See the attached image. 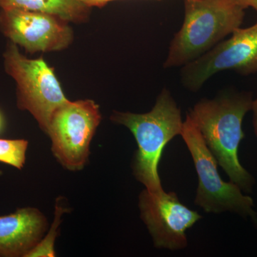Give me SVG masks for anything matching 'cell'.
Here are the masks:
<instances>
[{
	"mask_svg": "<svg viewBox=\"0 0 257 257\" xmlns=\"http://www.w3.org/2000/svg\"><path fill=\"white\" fill-rule=\"evenodd\" d=\"M252 94L225 89L213 99L204 98L187 113L218 165L243 192H252L255 179L238 156L244 138L243 119L252 105Z\"/></svg>",
	"mask_w": 257,
	"mask_h": 257,
	"instance_id": "cell-1",
	"label": "cell"
},
{
	"mask_svg": "<svg viewBox=\"0 0 257 257\" xmlns=\"http://www.w3.org/2000/svg\"><path fill=\"white\" fill-rule=\"evenodd\" d=\"M110 119L128 128L138 144L132 164L135 178L152 194L165 192L159 176V164L166 145L182 134L184 123L180 108L170 91L162 89L149 112L114 111Z\"/></svg>",
	"mask_w": 257,
	"mask_h": 257,
	"instance_id": "cell-2",
	"label": "cell"
},
{
	"mask_svg": "<svg viewBox=\"0 0 257 257\" xmlns=\"http://www.w3.org/2000/svg\"><path fill=\"white\" fill-rule=\"evenodd\" d=\"M184 8V23L171 42L165 68L202 57L239 28L245 16L236 0H185Z\"/></svg>",
	"mask_w": 257,
	"mask_h": 257,
	"instance_id": "cell-3",
	"label": "cell"
},
{
	"mask_svg": "<svg viewBox=\"0 0 257 257\" xmlns=\"http://www.w3.org/2000/svg\"><path fill=\"white\" fill-rule=\"evenodd\" d=\"M181 136L192 155L198 177L194 204L207 213H234L249 219L257 228V212L252 198L243 194L234 182H226L218 172L217 161L213 156L197 126L187 114Z\"/></svg>",
	"mask_w": 257,
	"mask_h": 257,
	"instance_id": "cell-4",
	"label": "cell"
},
{
	"mask_svg": "<svg viewBox=\"0 0 257 257\" xmlns=\"http://www.w3.org/2000/svg\"><path fill=\"white\" fill-rule=\"evenodd\" d=\"M5 69L16 83L17 104L28 111L47 134L52 114L69 99L54 69L42 57L29 59L10 42L4 53Z\"/></svg>",
	"mask_w": 257,
	"mask_h": 257,
	"instance_id": "cell-5",
	"label": "cell"
},
{
	"mask_svg": "<svg viewBox=\"0 0 257 257\" xmlns=\"http://www.w3.org/2000/svg\"><path fill=\"white\" fill-rule=\"evenodd\" d=\"M101 120L99 106L91 99L69 100L54 112L47 135L54 157L64 169L72 172L84 169Z\"/></svg>",
	"mask_w": 257,
	"mask_h": 257,
	"instance_id": "cell-6",
	"label": "cell"
},
{
	"mask_svg": "<svg viewBox=\"0 0 257 257\" xmlns=\"http://www.w3.org/2000/svg\"><path fill=\"white\" fill-rule=\"evenodd\" d=\"M224 70L242 75L257 72V22L249 28H238L229 40L219 42L202 57L184 66L181 79L193 92L202 88L208 79Z\"/></svg>",
	"mask_w": 257,
	"mask_h": 257,
	"instance_id": "cell-7",
	"label": "cell"
},
{
	"mask_svg": "<svg viewBox=\"0 0 257 257\" xmlns=\"http://www.w3.org/2000/svg\"><path fill=\"white\" fill-rule=\"evenodd\" d=\"M138 205L154 246L160 249L177 251L187 247L186 231L202 219L197 211L182 204L175 192L154 194L144 189Z\"/></svg>",
	"mask_w": 257,
	"mask_h": 257,
	"instance_id": "cell-8",
	"label": "cell"
},
{
	"mask_svg": "<svg viewBox=\"0 0 257 257\" xmlns=\"http://www.w3.org/2000/svg\"><path fill=\"white\" fill-rule=\"evenodd\" d=\"M0 30L27 52L63 50L73 41L69 22L55 15L18 9H0Z\"/></svg>",
	"mask_w": 257,
	"mask_h": 257,
	"instance_id": "cell-9",
	"label": "cell"
},
{
	"mask_svg": "<svg viewBox=\"0 0 257 257\" xmlns=\"http://www.w3.org/2000/svg\"><path fill=\"white\" fill-rule=\"evenodd\" d=\"M47 227L46 216L36 208H20L0 216V256H26L43 238Z\"/></svg>",
	"mask_w": 257,
	"mask_h": 257,
	"instance_id": "cell-10",
	"label": "cell"
},
{
	"mask_svg": "<svg viewBox=\"0 0 257 257\" xmlns=\"http://www.w3.org/2000/svg\"><path fill=\"white\" fill-rule=\"evenodd\" d=\"M0 9L37 12L79 24L89 20L92 8L81 0H0Z\"/></svg>",
	"mask_w": 257,
	"mask_h": 257,
	"instance_id": "cell-11",
	"label": "cell"
},
{
	"mask_svg": "<svg viewBox=\"0 0 257 257\" xmlns=\"http://www.w3.org/2000/svg\"><path fill=\"white\" fill-rule=\"evenodd\" d=\"M65 207L62 198H58L56 201L55 218L50 231L46 236L40 240L31 251L25 257H54L56 256L55 243L58 234L59 227L62 222V217L64 213L68 211Z\"/></svg>",
	"mask_w": 257,
	"mask_h": 257,
	"instance_id": "cell-12",
	"label": "cell"
},
{
	"mask_svg": "<svg viewBox=\"0 0 257 257\" xmlns=\"http://www.w3.org/2000/svg\"><path fill=\"white\" fill-rule=\"evenodd\" d=\"M29 143L23 139H0V162L23 170L26 162Z\"/></svg>",
	"mask_w": 257,
	"mask_h": 257,
	"instance_id": "cell-13",
	"label": "cell"
},
{
	"mask_svg": "<svg viewBox=\"0 0 257 257\" xmlns=\"http://www.w3.org/2000/svg\"><path fill=\"white\" fill-rule=\"evenodd\" d=\"M84 4L87 5L89 8H103L110 2L115 1V0H81Z\"/></svg>",
	"mask_w": 257,
	"mask_h": 257,
	"instance_id": "cell-14",
	"label": "cell"
},
{
	"mask_svg": "<svg viewBox=\"0 0 257 257\" xmlns=\"http://www.w3.org/2000/svg\"><path fill=\"white\" fill-rule=\"evenodd\" d=\"M236 1L244 9L252 8L257 12V0H236Z\"/></svg>",
	"mask_w": 257,
	"mask_h": 257,
	"instance_id": "cell-15",
	"label": "cell"
},
{
	"mask_svg": "<svg viewBox=\"0 0 257 257\" xmlns=\"http://www.w3.org/2000/svg\"><path fill=\"white\" fill-rule=\"evenodd\" d=\"M251 110L253 111V125L254 128L255 135L257 138V98L253 100Z\"/></svg>",
	"mask_w": 257,
	"mask_h": 257,
	"instance_id": "cell-16",
	"label": "cell"
},
{
	"mask_svg": "<svg viewBox=\"0 0 257 257\" xmlns=\"http://www.w3.org/2000/svg\"><path fill=\"white\" fill-rule=\"evenodd\" d=\"M3 126H4V120H3V115L0 112V133L3 130Z\"/></svg>",
	"mask_w": 257,
	"mask_h": 257,
	"instance_id": "cell-17",
	"label": "cell"
}]
</instances>
